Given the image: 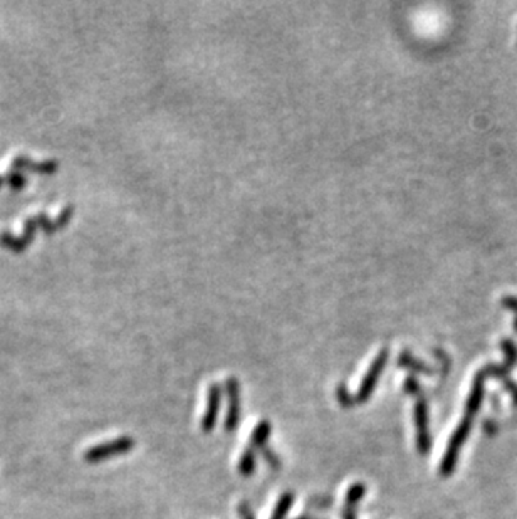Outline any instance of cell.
<instances>
[{"mask_svg": "<svg viewBox=\"0 0 517 519\" xmlns=\"http://www.w3.org/2000/svg\"><path fill=\"white\" fill-rule=\"evenodd\" d=\"M37 229H42V231L47 234L56 232L53 221H51L46 214H37L36 217L27 219L26 226H24V234L21 237L12 236V234H9V232L0 234V246L6 247V249H9V251L22 252L27 246L31 244L32 239H34Z\"/></svg>", "mask_w": 517, "mask_h": 519, "instance_id": "6da1fadb", "label": "cell"}, {"mask_svg": "<svg viewBox=\"0 0 517 519\" xmlns=\"http://www.w3.org/2000/svg\"><path fill=\"white\" fill-rule=\"evenodd\" d=\"M470 429H472V419L464 417L462 422L459 424V427L454 430L452 437H450V442L446 444L445 454H444V457H442V462H440L442 478H449V476H452V472L455 471V466H457L459 454H460V451H462L465 441H467Z\"/></svg>", "mask_w": 517, "mask_h": 519, "instance_id": "7a4b0ae2", "label": "cell"}, {"mask_svg": "<svg viewBox=\"0 0 517 519\" xmlns=\"http://www.w3.org/2000/svg\"><path fill=\"white\" fill-rule=\"evenodd\" d=\"M135 449V441L128 436L113 439V441H108L105 444H100V446H94L88 449L84 452V461L88 464H100V462H105L108 459H113L116 456H123V454H128Z\"/></svg>", "mask_w": 517, "mask_h": 519, "instance_id": "3957f363", "label": "cell"}, {"mask_svg": "<svg viewBox=\"0 0 517 519\" xmlns=\"http://www.w3.org/2000/svg\"><path fill=\"white\" fill-rule=\"evenodd\" d=\"M387 362H388V348H382L380 350V353L375 357L373 363L370 365L368 372L365 373L363 380H361V385L355 395L356 404H363V402L370 399L371 394H373L376 383L380 380V375H382L385 367H387Z\"/></svg>", "mask_w": 517, "mask_h": 519, "instance_id": "277c9868", "label": "cell"}, {"mask_svg": "<svg viewBox=\"0 0 517 519\" xmlns=\"http://www.w3.org/2000/svg\"><path fill=\"white\" fill-rule=\"evenodd\" d=\"M413 420H415L417 430V449L420 454H427L432 447V436L429 430V404L425 397H417L415 410H413Z\"/></svg>", "mask_w": 517, "mask_h": 519, "instance_id": "5b68a950", "label": "cell"}, {"mask_svg": "<svg viewBox=\"0 0 517 519\" xmlns=\"http://www.w3.org/2000/svg\"><path fill=\"white\" fill-rule=\"evenodd\" d=\"M227 392V415H225V432H234L241 420V385L235 377H229L225 382Z\"/></svg>", "mask_w": 517, "mask_h": 519, "instance_id": "8992f818", "label": "cell"}, {"mask_svg": "<svg viewBox=\"0 0 517 519\" xmlns=\"http://www.w3.org/2000/svg\"><path fill=\"white\" fill-rule=\"evenodd\" d=\"M220 404H222V387L219 383H212L209 388V399H207V409L204 412V417H202L200 427L204 432H212L217 424Z\"/></svg>", "mask_w": 517, "mask_h": 519, "instance_id": "52a82bcc", "label": "cell"}, {"mask_svg": "<svg viewBox=\"0 0 517 519\" xmlns=\"http://www.w3.org/2000/svg\"><path fill=\"white\" fill-rule=\"evenodd\" d=\"M486 378L487 377L484 375V372H481L472 383V390H470L467 404H465V417L467 419L474 420L479 410H481L484 400V390H486Z\"/></svg>", "mask_w": 517, "mask_h": 519, "instance_id": "ba28073f", "label": "cell"}, {"mask_svg": "<svg viewBox=\"0 0 517 519\" xmlns=\"http://www.w3.org/2000/svg\"><path fill=\"white\" fill-rule=\"evenodd\" d=\"M14 170H31L36 173H54L59 168V163L56 160H44L36 162L27 157H16L12 160Z\"/></svg>", "mask_w": 517, "mask_h": 519, "instance_id": "9c48e42d", "label": "cell"}, {"mask_svg": "<svg viewBox=\"0 0 517 519\" xmlns=\"http://www.w3.org/2000/svg\"><path fill=\"white\" fill-rule=\"evenodd\" d=\"M398 365L403 368H408V370H412L413 373H422V375H432V373H434V370H432L429 365L417 360L410 352L400 353Z\"/></svg>", "mask_w": 517, "mask_h": 519, "instance_id": "30bf717a", "label": "cell"}, {"mask_svg": "<svg viewBox=\"0 0 517 519\" xmlns=\"http://www.w3.org/2000/svg\"><path fill=\"white\" fill-rule=\"evenodd\" d=\"M271 424L269 420H262L256 425L252 436H251V449H262L266 446L267 439L271 436Z\"/></svg>", "mask_w": 517, "mask_h": 519, "instance_id": "8fae6325", "label": "cell"}, {"mask_svg": "<svg viewBox=\"0 0 517 519\" xmlns=\"http://www.w3.org/2000/svg\"><path fill=\"white\" fill-rule=\"evenodd\" d=\"M293 503H294V493H291V491L282 493L279 501L276 504L274 511H272L271 519H286V516L289 514L291 506H293Z\"/></svg>", "mask_w": 517, "mask_h": 519, "instance_id": "7c38bea8", "label": "cell"}, {"mask_svg": "<svg viewBox=\"0 0 517 519\" xmlns=\"http://www.w3.org/2000/svg\"><path fill=\"white\" fill-rule=\"evenodd\" d=\"M254 471H256V456H254V449L249 447L242 452L241 461H239V472L244 478H249L254 474Z\"/></svg>", "mask_w": 517, "mask_h": 519, "instance_id": "4fadbf2b", "label": "cell"}, {"mask_svg": "<svg viewBox=\"0 0 517 519\" xmlns=\"http://www.w3.org/2000/svg\"><path fill=\"white\" fill-rule=\"evenodd\" d=\"M366 491H368V488L363 483H356L350 486V489H348L346 493V506L348 508H355L356 504H358L361 499L365 498Z\"/></svg>", "mask_w": 517, "mask_h": 519, "instance_id": "5bb4252c", "label": "cell"}, {"mask_svg": "<svg viewBox=\"0 0 517 519\" xmlns=\"http://www.w3.org/2000/svg\"><path fill=\"white\" fill-rule=\"evenodd\" d=\"M502 348H504L506 353V367L512 368L517 365V345L511 340L502 341Z\"/></svg>", "mask_w": 517, "mask_h": 519, "instance_id": "9a60e30c", "label": "cell"}, {"mask_svg": "<svg viewBox=\"0 0 517 519\" xmlns=\"http://www.w3.org/2000/svg\"><path fill=\"white\" fill-rule=\"evenodd\" d=\"M336 399L343 407H346V409H350V407H352L356 404L355 397H352L350 392H348L345 383H340V385L336 387Z\"/></svg>", "mask_w": 517, "mask_h": 519, "instance_id": "2e32d148", "label": "cell"}, {"mask_svg": "<svg viewBox=\"0 0 517 519\" xmlns=\"http://www.w3.org/2000/svg\"><path fill=\"white\" fill-rule=\"evenodd\" d=\"M4 179H6L7 184L11 185L14 190H21V189H24V187H26V184H27V179H26V177H24L22 173H21V172H17V170L9 172L7 175L4 177Z\"/></svg>", "mask_w": 517, "mask_h": 519, "instance_id": "e0dca14e", "label": "cell"}, {"mask_svg": "<svg viewBox=\"0 0 517 519\" xmlns=\"http://www.w3.org/2000/svg\"><path fill=\"white\" fill-rule=\"evenodd\" d=\"M261 454H262V457H264V461L267 462V464H269V467H272V469H274V471H279L281 469L282 462L279 459V456H277V454L274 451H272V449L264 446V447L261 449Z\"/></svg>", "mask_w": 517, "mask_h": 519, "instance_id": "ac0fdd59", "label": "cell"}, {"mask_svg": "<svg viewBox=\"0 0 517 519\" xmlns=\"http://www.w3.org/2000/svg\"><path fill=\"white\" fill-rule=\"evenodd\" d=\"M73 214H74V207L70 205V207H66L63 212H61L58 215V219L56 221H53V226H54V231H59L61 227H64L66 224H68L70 219H73Z\"/></svg>", "mask_w": 517, "mask_h": 519, "instance_id": "d6986e66", "label": "cell"}, {"mask_svg": "<svg viewBox=\"0 0 517 519\" xmlns=\"http://www.w3.org/2000/svg\"><path fill=\"white\" fill-rule=\"evenodd\" d=\"M405 392H407V394H410V395L420 397L422 395L420 382H418L415 377H408L405 380Z\"/></svg>", "mask_w": 517, "mask_h": 519, "instance_id": "ffe728a7", "label": "cell"}, {"mask_svg": "<svg viewBox=\"0 0 517 519\" xmlns=\"http://www.w3.org/2000/svg\"><path fill=\"white\" fill-rule=\"evenodd\" d=\"M502 383H504V388H506L507 394H509L512 397V399H514L516 404H517V383L512 382L509 377H506L504 380H502Z\"/></svg>", "mask_w": 517, "mask_h": 519, "instance_id": "44dd1931", "label": "cell"}, {"mask_svg": "<svg viewBox=\"0 0 517 519\" xmlns=\"http://www.w3.org/2000/svg\"><path fill=\"white\" fill-rule=\"evenodd\" d=\"M239 518L241 519H256L254 518V513L251 506H249V503L242 501L241 504H239Z\"/></svg>", "mask_w": 517, "mask_h": 519, "instance_id": "7402d4cb", "label": "cell"}, {"mask_svg": "<svg viewBox=\"0 0 517 519\" xmlns=\"http://www.w3.org/2000/svg\"><path fill=\"white\" fill-rule=\"evenodd\" d=\"M331 503H333V499L329 498V496H326V498H324V496H319V498H313L311 501H309V504H313V506H316V508L331 506Z\"/></svg>", "mask_w": 517, "mask_h": 519, "instance_id": "603a6c76", "label": "cell"}, {"mask_svg": "<svg viewBox=\"0 0 517 519\" xmlns=\"http://www.w3.org/2000/svg\"><path fill=\"white\" fill-rule=\"evenodd\" d=\"M502 303H504V306L509 308L511 311L516 313V323H514V326H516V331H517V298L509 296V298H506Z\"/></svg>", "mask_w": 517, "mask_h": 519, "instance_id": "cb8c5ba5", "label": "cell"}, {"mask_svg": "<svg viewBox=\"0 0 517 519\" xmlns=\"http://www.w3.org/2000/svg\"><path fill=\"white\" fill-rule=\"evenodd\" d=\"M343 519H356L355 508L345 506V509H343Z\"/></svg>", "mask_w": 517, "mask_h": 519, "instance_id": "d4e9b609", "label": "cell"}, {"mask_svg": "<svg viewBox=\"0 0 517 519\" xmlns=\"http://www.w3.org/2000/svg\"><path fill=\"white\" fill-rule=\"evenodd\" d=\"M484 429H486V434L489 432V434H494V430H496V427H494V425L491 424V422H486V424H484Z\"/></svg>", "mask_w": 517, "mask_h": 519, "instance_id": "484cf974", "label": "cell"}, {"mask_svg": "<svg viewBox=\"0 0 517 519\" xmlns=\"http://www.w3.org/2000/svg\"><path fill=\"white\" fill-rule=\"evenodd\" d=\"M296 519H314V518L309 516V514H304V516H299V518H296Z\"/></svg>", "mask_w": 517, "mask_h": 519, "instance_id": "4316f807", "label": "cell"}, {"mask_svg": "<svg viewBox=\"0 0 517 519\" xmlns=\"http://www.w3.org/2000/svg\"><path fill=\"white\" fill-rule=\"evenodd\" d=\"M4 182H6V179H4V177H2V175H0V187H2V185H4Z\"/></svg>", "mask_w": 517, "mask_h": 519, "instance_id": "83f0119b", "label": "cell"}]
</instances>
